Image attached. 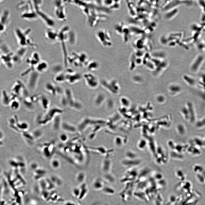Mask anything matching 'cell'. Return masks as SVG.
Segmentation results:
<instances>
[{"label":"cell","mask_w":205,"mask_h":205,"mask_svg":"<svg viewBox=\"0 0 205 205\" xmlns=\"http://www.w3.org/2000/svg\"><path fill=\"white\" fill-rule=\"evenodd\" d=\"M65 3L64 1H56L55 3V13L60 20L64 21L66 18Z\"/></svg>","instance_id":"obj_8"},{"label":"cell","mask_w":205,"mask_h":205,"mask_svg":"<svg viewBox=\"0 0 205 205\" xmlns=\"http://www.w3.org/2000/svg\"><path fill=\"white\" fill-rule=\"evenodd\" d=\"M40 5H39L34 7L38 16L48 26L50 27L53 26L55 24L54 20L48 15L40 9Z\"/></svg>","instance_id":"obj_10"},{"label":"cell","mask_w":205,"mask_h":205,"mask_svg":"<svg viewBox=\"0 0 205 205\" xmlns=\"http://www.w3.org/2000/svg\"><path fill=\"white\" fill-rule=\"evenodd\" d=\"M24 104L28 110H32L35 108V104L32 101L30 97H26L24 100Z\"/></svg>","instance_id":"obj_22"},{"label":"cell","mask_w":205,"mask_h":205,"mask_svg":"<svg viewBox=\"0 0 205 205\" xmlns=\"http://www.w3.org/2000/svg\"><path fill=\"white\" fill-rule=\"evenodd\" d=\"M24 132L23 135L24 138L29 145H32L35 140L32 134L28 132Z\"/></svg>","instance_id":"obj_26"},{"label":"cell","mask_w":205,"mask_h":205,"mask_svg":"<svg viewBox=\"0 0 205 205\" xmlns=\"http://www.w3.org/2000/svg\"><path fill=\"white\" fill-rule=\"evenodd\" d=\"M102 190L103 193L108 195H113L115 192L114 189L109 186H105Z\"/></svg>","instance_id":"obj_27"},{"label":"cell","mask_w":205,"mask_h":205,"mask_svg":"<svg viewBox=\"0 0 205 205\" xmlns=\"http://www.w3.org/2000/svg\"><path fill=\"white\" fill-rule=\"evenodd\" d=\"M111 167V163L110 161L105 159L102 162L101 165V170L105 174L110 173Z\"/></svg>","instance_id":"obj_21"},{"label":"cell","mask_w":205,"mask_h":205,"mask_svg":"<svg viewBox=\"0 0 205 205\" xmlns=\"http://www.w3.org/2000/svg\"><path fill=\"white\" fill-rule=\"evenodd\" d=\"M52 70L53 73L56 75L63 72L62 67L59 64H57L53 66L52 67Z\"/></svg>","instance_id":"obj_30"},{"label":"cell","mask_w":205,"mask_h":205,"mask_svg":"<svg viewBox=\"0 0 205 205\" xmlns=\"http://www.w3.org/2000/svg\"><path fill=\"white\" fill-rule=\"evenodd\" d=\"M51 165L53 168L54 169H57L59 168L60 166V161L59 160L57 159H53L51 160Z\"/></svg>","instance_id":"obj_32"},{"label":"cell","mask_w":205,"mask_h":205,"mask_svg":"<svg viewBox=\"0 0 205 205\" xmlns=\"http://www.w3.org/2000/svg\"><path fill=\"white\" fill-rule=\"evenodd\" d=\"M73 192L75 196L79 198L80 193V188H76L74 189Z\"/></svg>","instance_id":"obj_34"},{"label":"cell","mask_w":205,"mask_h":205,"mask_svg":"<svg viewBox=\"0 0 205 205\" xmlns=\"http://www.w3.org/2000/svg\"><path fill=\"white\" fill-rule=\"evenodd\" d=\"M104 181H106L111 183H113L115 181L114 176L110 173L105 174L103 179Z\"/></svg>","instance_id":"obj_29"},{"label":"cell","mask_w":205,"mask_h":205,"mask_svg":"<svg viewBox=\"0 0 205 205\" xmlns=\"http://www.w3.org/2000/svg\"><path fill=\"white\" fill-rule=\"evenodd\" d=\"M54 82L57 83H62L65 82V74L62 72L56 75L54 78Z\"/></svg>","instance_id":"obj_24"},{"label":"cell","mask_w":205,"mask_h":205,"mask_svg":"<svg viewBox=\"0 0 205 205\" xmlns=\"http://www.w3.org/2000/svg\"><path fill=\"white\" fill-rule=\"evenodd\" d=\"M45 144L43 145L44 146L43 147L42 149V153L46 157H50L52 153L54 145L53 143H51Z\"/></svg>","instance_id":"obj_17"},{"label":"cell","mask_w":205,"mask_h":205,"mask_svg":"<svg viewBox=\"0 0 205 205\" xmlns=\"http://www.w3.org/2000/svg\"><path fill=\"white\" fill-rule=\"evenodd\" d=\"M33 8V7L22 13L20 15L22 19L28 20L36 19L38 16Z\"/></svg>","instance_id":"obj_13"},{"label":"cell","mask_w":205,"mask_h":205,"mask_svg":"<svg viewBox=\"0 0 205 205\" xmlns=\"http://www.w3.org/2000/svg\"><path fill=\"white\" fill-rule=\"evenodd\" d=\"M121 1L120 0H105L98 1L99 3L101 6L110 11L117 10L120 9Z\"/></svg>","instance_id":"obj_11"},{"label":"cell","mask_w":205,"mask_h":205,"mask_svg":"<svg viewBox=\"0 0 205 205\" xmlns=\"http://www.w3.org/2000/svg\"><path fill=\"white\" fill-rule=\"evenodd\" d=\"M59 139L62 142L65 143L68 140V137L66 134L65 133H62L60 134Z\"/></svg>","instance_id":"obj_33"},{"label":"cell","mask_w":205,"mask_h":205,"mask_svg":"<svg viewBox=\"0 0 205 205\" xmlns=\"http://www.w3.org/2000/svg\"><path fill=\"white\" fill-rule=\"evenodd\" d=\"M76 177V180L78 183L82 184L85 179L86 175L84 172H80L77 174Z\"/></svg>","instance_id":"obj_28"},{"label":"cell","mask_w":205,"mask_h":205,"mask_svg":"<svg viewBox=\"0 0 205 205\" xmlns=\"http://www.w3.org/2000/svg\"><path fill=\"white\" fill-rule=\"evenodd\" d=\"M88 59V55L86 52H74L71 55L68 56L67 61L68 63H71L74 65H77L79 62H83L87 61Z\"/></svg>","instance_id":"obj_6"},{"label":"cell","mask_w":205,"mask_h":205,"mask_svg":"<svg viewBox=\"0 0 205 205\" xmlns=\"http://www.w3.org/2000/svg\"><path fill=\"white\" fill-rule=\"evenodd\" d=\"M95 36L98 41L103 47L109 48L113 45L111 34L107 29L102 28L96 32Z\"/></svg>","instance_id":"obj_4"},{"label":"cell","mask_w":205,"mask_h":205,"mask_svg":"<svg viewBox=\"0 0 205 205\" xmlns=\"http://www.w3.org/2000/svg\"><path fill=\"white\" fill-rule=\"evenodd\" d=\"M48 64L45 61H40L36 66L35 70L39 73H43L46 72L48 68Z\"/></svg>","instance_id":"obj_19"},{"label":"cell","mask_w":205,"mask_h":205,"mask_svg":"<svg viewBox=\"0 0 205 205\" xmlns=\"http://www.w3.org/2000/svg\"><path fill=\"white\" fill-rule=\"evenodd\" d=\"M74 3L82 10L88 24L91 27L106 20L110 11L100 5L97 1H75Z\"/></svg>","instance_id":"obj_1"},{"label":"cell","mask_w":205,"mask_h":205,"mask_svg":"<svg viewBox=\"0 0 205 205\" xmlns=\"http://www.w3.org/2000/svg\"><path fill=\"white\" fill-rule=\"evenodd\" d=\"M60 115L56 116L52 121V127L55 130H58L61 128L62 122Z\"/></svg>","instance_id":"obj_23"},{"label":"cell","mask_w":205,"mask_h":205,"mask_svg":"<svg viewBox=\"0 0 205 205\" xmlns=\"http://www.w3.org/2000/svg\"><path fill=\"white\" fill-rule=\"evenodd\" d=\"M61 128L65 131L73 133L76 130V128L73 125L64 121L62 122Z\"/></svg>","instance_id":"obj_20"},{"label":"cell","mask_w":205,"mask_h":205,"mask_svg":"<svg viewBox=\"0 0 205 205\" xmlns=\"http://www.w3.org/2000/svg\"><path fill=\"white\" fill-rule=\"evenodd\" d=\"M114 30L116 34L121 37L124 42H128L130 32V29L122 22L116 24L114 27Z\"/></svg>","instance_id":"obj_5"},{"label":"cell","mask_w":205,"mask_h":205,"mask_svg":"<svg viewBox=\"0 0 205 205\" xmlns=\"http://www.w3.org/2000/svg\"><path fill=\"white\" fill-rule=\"evenodd\" d=\"M105 181L102 178L98 177L95 179L93 183V187L96 190H102L105 185Z\"/></svg>","instance_id":"obj_18"},{"label":"cell","mask_w":205,"mask_h":205,"mask_svg":"<svg viewBox=\"0 0 205 205\" xmlns=\"http://www.w3.org/2000/svg\"><path fill=\"white\" fill-rule=\"evenodd\" d=\"M30 30V28L23 30L19 27H16L15 29V35L20 47L27 48L30 47L34 48L36 47V45L29 37Z\"/></svg>","instance_id":"obj_2"},{"label":"cell","mask_w":205,"mask_h":205,"mask_svg":"<svg viewBox=\"0 0 205 205\" xmlns=\"http://www.w3.org/2000/svg\"><path fill=\"white\" fill-rule=\"evenodd\" d=\"M3 40L2 38L0 37V44L2 43Z\"/></svg>","instance_id":"obj_36"},{"label":"cell","mask_w":205,"mask_h":205,"mask_svg":"<svg viewBox=\"0 0 205 205\" xmlns=\"http://www.w3.org/2000/svg\"><path fill=\"white\" fill-rule=\"evenodd\" d=\"M38 103L43 109L47 110L50 108V101L47 96L41 93Z\"/></svg>","instance_id":"obj_14"},{"label":"cell","mask_w":205,"mask_h":205,"mask_svg":"<svg viewBox=\"0 0 205 205\" xmlns=\"http://www.w3.org/2000/svg\"><path fill=\"white\" fill-rule=\"evenodd\" d=\"M64 112L63 109L58 107L54 106L50 108L44 115L38 116L36 122L39 125L43 126L52 121L56 116L62 114Z\"/></svg>","instance_id":"obj_3"},{"label":"cell","mask_w":205,"mask_h":205,"mask_svg":"<svg viewBox=\"0 0 205 205\" xmlns=\"http://www.w3.org/2000/svg\"><path fill=\"white\" fill-rule=\"evenodd\" d=\"M30 167L32 169L34 170L38 168L37 164L35 162L32 163L30 164Z\"/></svg>","instance_id":"obj_35"},{"label":"cell","mask_w":205,"mask_h":205,"mask_svg":"<svg viewBox=\"0 0 205 205\" xmlns=\"http://www.w3.org/2000/svg\"><path fill=\"white\" fill-rule=\"evenodd\" d=\"M80 188V193L79 198L81 200L85 198L88 192V189L86 184L85 183L82 184Z\"/></svg>","instance_id":"obj_25"},{"label":"cell","mask_w":205,"mask_h":205,"mask_svg":"<svg viewBox=\"0 0 205 205\" xmlns=\"http://www.w3.org/2000/svg\"><path fill=\"white\" fill-rule=\"evenodd\" d=\"M28 74L27 82L28 89L30 91H33L37 88L40 77V73L34 70Z\"/></svg>","instance_id":"obj_7"},{"label":"cell","mask_w":205,"mask_h":205,"mask_svg":"<svg viewBox=\"0 0 205 205\" xmlns=\"http://www.w3.org/2000/svg\"><path fill=\"white\" fill-rule=\"evenodd\" d=\"M35 140L41 138L43 135V132L41 129H37L35 130L32 133Z\"/></svg>","instance_id":"obj_31"},{"label":"cell","mask_w":205,"mask_h":205,"mask_svg":"<svg viewBox=\"0 0 205 205\" xmlns=\"http://www.w3.org/2000/svg\"><path fill=\"white\" fill-rule=\"evenodd\" d=\"M10 20V13L7 9L4 10L0 14V21L6 29L9 25Z\"/></svg>","instance_id":"obj_12"},{"label":"cell","mask_w":205,"mask_h":205,"mask_svg":"<svg viewBox=\"0 0 205 205\" xmlns=\"http://www.w3.org/2000/svg\"><path fill=\"white\" fill-rule=\"evenodd\" d=\"M45 36L46 38L51 42L54 43L59 41L58 33L50 29L46 31Z\"/></svg>","instance_id":"obj_15"},{"label":"cell","mask_w":205,"mask_h":205,"mask_svg":"<svg viewBox=\"0 0 205 205\" xmlns=\"http://www.w3.org/2000/svg\"><path fill=\"white\" fill-rule=\"evenodd\" d=\"M41 61L40 57L38 53L34 52L27 60L26 62L30 67L35 69L37 65Z\"/></svg>","instance_id":"obj_16"},{"label":"cell","mask_w":205,"mask_h":205,"mask_svg":"<svg viewBox=\"0 0 205 205\" xmlns=\"http://www.w3.org/2000/svg\"><path fill=\"white\" fill-rule=\"evenodd\" d=\"M44 88L48 93L54 96L62 95L64 90L60 86L51 82L46 83Z\"/></svg>","instance_id":"obj_9"}]
</instances>
